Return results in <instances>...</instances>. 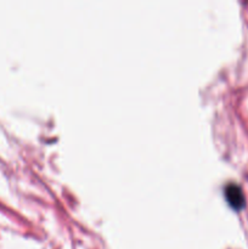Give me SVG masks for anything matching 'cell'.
Returning <instances> with one entry per match:
<instances>
[{
  "label": "cell",
  "mask_w": 248,
  "mask_h": 249,
  "mask_svg": "<svg viewBox=\"0 0 248 249\" xmlns=\"http://www.w3.org/2000/svg\"><path fill=\"white\" fill-rule=\"evenodd\" d=\"M224 195L228 201L229 206L233 208L235 211H241L245 208L246 204V197L243 194L242 187L236 182H229L224 187Z\"/></svg>",
  "instance_id": "obj_1"
}]
</instances>
